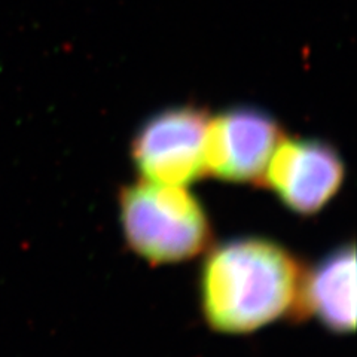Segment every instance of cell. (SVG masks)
<instances>
[{"instance_id": "1", "label": "cell", "mask_w": 357, "mask_h": 357, "mask_svg": "<svg viewBox=\"0 0 357 357\" xmlns=\"http://www.w3.org/2000/svg\"><path fill=\"white\" fill-rule=\"evenodd\" d=\"M303 277L294 256L274 241L223 243L201 271L203 314L218 332H253L296 310Z\"/></svg>"}, {"instance_id": "2", "label": "cell", "mask_w": 357, "mask_h": 357, "mask_svg": "<svg viewBox=\"0 0 357 357\" xmlns=\"http://www.w3.org/2000/svg\"><path fill=\"white\" fill-rule=\"evenodd\" d=\"M119 215L131 250L152 264L191 259L210 241L206 211L185 186L134 183L121 192Z\"/></svg>"}, {"instance_id": "3", "label": "cell", "mask_w": 357, "mask_h": 357, "mask_svg": "<svg viewBox=\"0 0 357 357\" xmlns=\"http://www.w3.org/2000/svg\"><path fill=\"white\" fill-rule=\"evenodd\" d=\"M208 121L201 109L174 107L144 122L131 146L132 161L144 181L186 186L204 176Z\"/></svg>"}, {"instance_id": "4", "label": "cell", "mask_w": 357, "mask_h": 357, "mask_svg": "<svg viewBox=\"0 0 357 357\" xmlns=\"http://www.w3.org/2000/svg\"><path fill=\"white\" fill-rule=\"evenodd\" d=\"M283 136L265 112L240 107L210 119L204 140L206 173L229 182H261Z\"/></svg>"}, {"instance_id": "5", "label": "cell", "mask_w": 357, "mask_h": 357, "mask_svg": "<svg viewBox=\"0 0 357 357\" xmlns=\"http://www.w3.org/2000/svg\"><path fill=\"white\" fill-rule=\"evenodd\" d=\"M264 181L295 213L314 215L342 185L344 162L323 142L282 139L266 165Z\"/></svg>"}, {"instance_id": "6", "label": "cell", "mask_w": 357, "mask_h": 357, "mask_svg": "<svg viewBox=\"0 0 357 357\" xmlns=\"http://www.w3.org/2000/svg\"><path fill=\"white\" fill-rule=\"evenodd\" d=\"M356 252L342 245L328 255L301 283L296 311H307L331 331L353 332L356 326Z\"/></svg>"}]
</instances>
